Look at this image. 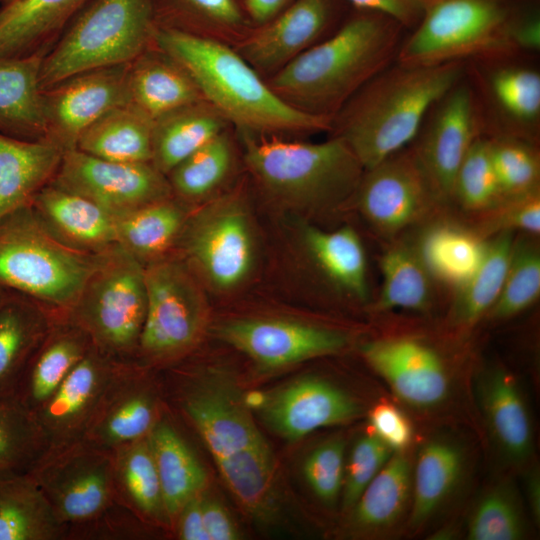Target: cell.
Listing matches in <instances>:
<instances>
[{"label":"cell","instance_id":"63","mask_svg":"<svg viewBox=\"0 0 540 540\" xmlns=\"http://www.w3.org/2000/svg\"><path fill=\"white\" fill-rule=\"evenodd\" d=\"M8 1H10V0H0V3L3 4V3H6Z\"/></svg>","mask_w":540,"mask_h":540},{"label":"cell","instance_id":"19","mask_svg":"<svg viewBox=\"0 0 540 540\" xmlns=\"http://www.w3.org/2000/svg\"><path fill=\"white\" fill-rule=\"evenodd\" d=\"M123 364L91 346L55 392L33 412L47 442L58 447L69 445L81 428L86 429Z\"/></svg>","mask_w":540,"mask_h":540},{"label":"cell","instance_id":"48","mask_svg":"<svg viewBox=\"0 0 540 540\" xmlns=\"http://www.w3.org/2000/svg\"><path fill=\"white\" fill-rule=\"evenodd\" d=\"M488 140L504 198L540 190V156L532 141L509 134L495 135Z\"/></svg>","mask_w":540,"mask_h":540},{"label":"cell","instance_id":"46","mask_svg":"<svg viewBox=\"0 0 540 540\" xmlns=\"http://www.w3.org/2000/svg\"><path fill=\"white\" fill-rule=\"evenodd\" d=\"M232 159L231 144L222 132L166 175L173 196L186 204L205 197L226 177Z\"/></svg>","mask_w":540,"mask_h":540},{"label":"cell","instance_id":"14","mask_svg":"<svg viewBox=\"0 0 540 540\" xmlns=\"http://www.w3.org/2000/svg\"><path fill=\"white\" fill-rule=\"evenodd\" d=\"M479 101L463 79L429 111L410 144L420 166L446 205L457 171L483 125Z\"/></svg>","mask_w":540,"mask_h":540},{"label":"cell","instance_id":"43","mask_svg":"<svg viewBox=\"0 0 540 540\" xmlns=\"http://www.w3.org/2000/svg\"><path fill=\"white\" fill-rule=\"evenodd\" d=\"M488 88L495 107L513 125L512 135L527 140L535 136L540 119L538 71L517 64L501 65L490 73Z\"/></svg>","mask_w":540,"mask_h":540},{"label":"cell","instance_id":"38","mask_svg":"<svg viewBox=\"0 0 540 540\" xmlns=\"http://www.w3.org/2000/svg\"><path fill=\"white\" fill-rule=\"evenodd\" d=\"M124 386L107 392L87 425V444L109 452L147 437L155 423V405L146 392Z\"/></svg>","mask_w":540,"mask_h":540},{"label":"cell","instance_id":"3","mask_svg":"<svg viewBox=\"0 0 540 540\" xmlns=\"http://www.w3.org/2000/svg\"><path fill=\"white\" fill-rule=\"evenodd\" d=\"M154 46L177 62L203 100L241 131L263 134L332 130V117L308 113L287 103L238 52L217 40L158 26Z\"/></svg>","mask_w":540,"mask_h":540},{"label":"cell","instance_id":"42","mask_svg":"<svg viewBox=\"0 0 540 540\" xmlns=\"http://www.w3.org/2000/svg\"><path fill=\"white\" fill-rule=\"evenodd\" d=\"M245 511L267 521L275 509V461L269 444L216 463Z\"/></svg>","mask_w":540,"mask_h":540},{"label":"cell","instance_id":"61","mask_svg":"<svg viewBox=\"0 0 540 540\" xmlns=\"http://www.w3.org/2000/svg\"><path fill=\"white\" fill-rule=\"evenodd\" d=\"M527 488L531 510L533 511L535 519L539 520V478L535 472L528 478Z\"/></svg>","mask_w":540,"mask_h":540},{"label":"cell","instance_id":"24","mask_svg":"<svg viewBox=\"0 0 540 540\" xmlns=\"http://www.w3.org/2000/svg\"><path fill=\"white\" fill-rule=\"evenodd\" d=\"M92 346L67 317L58 318L25 368L13 396L32 413L58 388Z\"/></svg>","mask_w":540,"mask_h":540},{"label":"cell","instance_id":"36","mask_svg":"<svg viewBox=\"0 0 540 540\" xmlns=\"http://www.w3.org/2000/svg\"><path fill=\"white\" fill-rule=\"evenodd\" d=\"M63 523L27 473L0 475V540H51Z\"/></svg>","mask_w":540,"mask_h":540},{"label":"cell","instance_id":"1","mask_svg":"<svg viewBox=\"0 0 540 540\" xmlns=\"http://www.w3.org/2000/svg\"><path fill=\"white\" fill-rule=\"evenodd\" d=\"M403 28L384 14L362 11L278 70L268 85L292 106L333 118L396 61Z\"/></svg>","mask_w":540,"mask_h":540},{"label":"cell","instance_id":"17","mask_svg":"<svg viewBox=\"0 0 540 540\" xmlns=\"http://www.w3.org/2000/svg\"><path fill=\"white\" fill-rule=\"evenodd\" d=\"M216 335L268 369L337 353L348 344L339 330L273 318L229 321L217 327Z\"/></svg>","mask_w":540,"mask_h":540},{"label":"cell","instance_id":"60","mask_svg":"<svg viewBox=\"0 0 540 540\" xmlns=\"http://www.w3.org/2000/svg\"><path fill=\"white\" fill-rule=\"evenodd\" d=\"M292 0H245L247 13L258 24H265L281 11H283Z\"/></svg>","mask_w":540,"mask_h":540},{"label":"cell","instance_id":"56","mask_svg":"<svg viewBox=\"0 0 540 540\" xmlns=\"http://www.w3.org/2000/svg\"><path fill=\"white\" fill-rule=\"evenodd\" d=\"M361 11L384 14L404 28H414L421 20L427 0H348Z\"/></svg>","mask_w":540,"mask_h":540},{"label":"cell","instance_id":"7","mask_svg":"<svg viewBox=\"0 0 540 540\" xmlns=\"http://www.w3.org/2000/svg\"><path fill=\"white\" fill-rule=\"evenodd\" d=\"M515 17L506 0H427L396 61L432 66L510 57L517 52L512 39Z\"/></svg>","mask_w":540,"mask_h":540},{"label":"cell","instance_id":"50","mask_svg":"<svg viewBox=\"0 0 540 540\" xmlns=\"http://www.w3.org/2000/svg\"><path fill=\"white\" fill-rule=\"evenodd\" d=\"M524 533L520 507L505 486L494 488L480 500L467 528L470 540H519Z\"/></svg>","mask_w":540,"mask_h":540},{"label":"cell","instance_id":"26","mask_svg":"<svg viewBox=\"0 0 540 540\" xmlns=\"http://www.w3.org/2000/svg\"><path fill=\"white\" fill-rule=\"evenodd\" d=\"M63 154L46 139L23 140L0 132V220L30 204L53 180Z\"/></svg>","mask_w":540,"mask_h":540},{"label":"cell","instance_id":"12","mask_svg":"<svg viewBox=\"0 0 540 540\" xmlns=\"http://www.w3.org/2000/svg\"><path fill=\"white\" fill-rule=\"evenodd\" d=\"M27 473L39 485L63 524L85 522L99 516L112 499L113 457L89 444L57 449L45 460L41 457Z\"/></svg>","mask_w":540,"mask_h":540},{"label":"cell","instance_id":"5","mask_svg":"<svg viewBox=\"0 0 540 540\" xmlns=\"http://www.w3.org/2000/svg\"><path fill=\"white\" fill-rule=\"evenodd\" d=\"M241 132L249 169L277 198L301 208L322 210L354 197L365 170L340 137L306 143Z\"/></svg>","mask_w":540,"mask_h":540},{"label":"cell","instance_id":"34","mask_svg":"<svg viewBox=\"0 0 540 540\" xmlns=\"http://www.w3.org/2000/svg\"><path fill=\"white\" fill-rule=\"evenodd\" d=\"M147 441L156 465L166 516L177 517L191 498L200 495L207 482L206 471L168 423H156Z\"/></svg>","mask_w":540,"mask_h":540},{"label":"cell","instance_id":"39","mask_svg":"<svg viewBox=\"0 0 540 540\" xmlns=\"http://www.w3.org/2000/svg\"><path fill=\"white\" fill-rule=\"evenodd\" d=\"M462 468L463 454L452 441L438 438L421 448L412 476V528L422 526L443 505L456 487Z\"/></svg>","mask_w":540,"mask_h":540},{"label":"cell","instance_id":"23","mask_svg":"<svg viewBox=\"0 0 540 540\" xmlns=\"http://www.w3.org/2000/svg\"><path fill=\"white\" fill-rule=\"evenodd\" d=\"M90 0H10L0 7V60L45 55Z\"/></svg>","mask_w":540,"mask_h":540},{"label":"cell","instance_id":"58","mask_svg":"<svg viewBox=\"0 0 540 540\" xmlns=\"http://www.w3.org/2000/svg\"><path fill=\"white\" fill-rule=\"evenodd\" d=\"M177 531L182 540H209L202 515L201 496L191 498L178 515Z\"/></svg>","mask_w":540,"mask_h":540},{"label":"cell","instance_id":"10","mask_svg":"<svg viewBox=\"0 0 540 540\" xmlns=\"http://www.w3.org/2000/svg\"><path fill=\"white\" fill-rule=\"evenodd\" d=\"M354 198L373 230L391 241L410 228L424 225L447 206L410 145L365 170Z\"/></svg>","mask_w":540,"mask_h":540},{"label":"cell","instance_id":"28","mask_svg":"<svg viewBox=\"0 0 540 540\" xmlns=\"http://www.w3.org/2000/svg\"><path fill=\"white\" fill-rule=\"evenodd\" d=\"M191 212L188 204L172 196L115 215L118 245L143 265L174 253Z\"/></svg>","mask_w":540,"mask_h":540},{"label":"cell","instance_id":"57","mask_svg":"<svg viewBox=\"0 0 540 540\" xmlns=\"http://www.w3.org/2000/svg\"><path fill=\"white\" fill-rule=\"evenodd\" d=\"M202 515L209 540H237L240 534L230 515L217 500L202 498Z\"/></svg>","mask_w":540,"mask_h":540},{"label":"cell","instance_id":"37","mask_svg":"<svg viewBox=\"0 0 540 540\" xmlns=\"http://www.w3.org/2000/svg\"><path fill=\"white\" fill-rule=\"evenodd\" d=\"M413 467L402 452H394L353 506L352 524L366 534L384 532L405 515L412 498Z\"/></svg>","mask_w":540,"mask_h":540},{"label":"cell","instance_id":"49","mask_svg":"<svg viewBox=\"0 0 540 540\" xmlns=\"http://www.w3.org/2000/svg\"><path fill=\"white\" fill-rule=\"evenodd\" d=\"M504 199L493 164L489 140L478 137L464 157L455 177L452 201L475 214L492 209Z\"/></svg>","mask_w":540,"mask_h":540},{"label":"cell","instance_id":"31","mask_svg":"<svg viewBox=\"0 0 540 540\" xmlns=\"http://www.w3.org/2000/svg\"><path fill=\"white\" fill-rule=\"evenodd\" d=\"M44 55L0 60V132L23 140L44 137L39 71Z\"/></svg>","mask_w":540,"mask_h":540},{"label":"cell","instance_id":"47","mask_svg":"<svg viewBox=\"0 0 540 540\" xmlns=\"http://www.w3.org/2000/svg\"><path fill=\"white\" fill-rule=\"evenodd\" d=\"M114 478L124 495L141 513L161 518L166 515L160 481L147 437L116 449Z\"/></svg>","mask_w":540,"mask_h":540},{"label":"cell","instance_id":"30","mask_svg":"<svg viewBox=\"0 0 540 540\" xmlns=\"http://www.w3.org/2000/svg\"><path fill=\"white\" fill-rule=\"evenodd\" d=\"M427 223L414 242L419 256L436 283L456 289L478 267L486 239L456 222L432 218Z\"/></svg>","mask_w":540,"mask_h":540},{"label":"cell","instance_id":"11","mask_svg":"<svg viewBox=\"0 0 540 540\" xmlns=\"http://www.w3.org/2000/svg\"><path fill=\"white\" fill-rule=\"evenodd\" d=\"M175 253L218 288L240 284L254 258L251 227L243 206L237 199L226 198L192 211Z\"/></svg>","mask_w":540,"mask_h":540},{"label":"cell","instance_id":"55","mask_svg":"<svg viewBox=\"0 0 540 540\" xmlns=\"http://www.w3.org/2000/svg\"><path fill=\"white\" fill-rule=\"evenodd\" d=\"M373 434L384 442L393 452L406 449L413 436L410 421L395 405L382 402L375 405L369 413Z\"/></svg>","mask_w":540,"mask_h":540},{"label":"cell","instance_id":"44","mask_svg":"<svg viewBox=\"0 0 540 540\" xmlns=\"http://www.w3.org/2000/svg\"><path fill=\"white\" fill-rule=\"evenodd\" d=\"M540 296V248L536 236H515L500 294L485 317L511 318L533 305Z\"/></svg>","mask_w":540,"mask_h":540},{"label":"cell","instance_id":"20","mask_svg":"<svg viewBox=\"0 0 540 540\" xmlns=\"http://www.w3.org/2000/svg\"><path fill=\"white\" fill-rule=\"evenodd\" d=\"M260 410L266 424L291 441L322 427L352 421L361 414L359 404L342 389L310 376L270 393Z\"/></svg>","mask_w":540,"mask_h":540},{"label":"cell","instance_id":"45","mask_svg":"<svg viewBox=\"0 0 540 540\" xmlns=\"http://www.w3.org/2000/svg\"><path fill=\"white\" fill-rule=\"evenodd\" d=\"M45 442L30 410L13 395L0 398V475L30 470L43 456Z\"/></svg>","mask_w":540,"mask_h":540},{"label":"cell","instance_id":"13","mask_svg":"<svg viewBox=\"0 0 540 540\" xmlns=\"http://www.w3.org/2000/svg\"><path fill=\"white\" fill-rule=\"evenodd\" d=\"M50 183L114 216L173 196L167 176L151 162L108 161L78 149L64 152Z\"/></svg>","mask_w":540,"mask_h":540},{"label":"cell","instance_id":"6","mask_svg":"<svg viewBox=\"0 0 540 540\" xmlns=\"http://www.w3.org/2000/svg\"><path fill=\"white\" fill-rule=\"evenodd\" d=\"M154 0H90L40 65L41 90L75 74L131 63L154 45Z\"/></svg>","mask_w":540,"mask_h":540},{"label":"cell","instance_id":"51","mask_svg":"<svg viewBox=\"0 0 540 540\" xmlns=\"http://www.w3.org/2000/svg\"><path fill=\"white\" fill-rule=\"evenodd\" d=\"M158 26L189 31L198 22L235 27L243 22L235 0H154Z\"/></svg>","mask_w":540,"mask_h":540},{"label":"cell","instance_id":"8","mask_svg":"<svg viewBox=\"0 0 540 540\" xmlns=\"http://www.w3.org/2000/svg\"><path fill=\"white\" fill-rule=\"evenodd\" d=\"M146 309L144 265L117 245L89 276L66 317L99 351L127 363L137 354Z\"/></svg>","mask_w":540,"mask_h":540},{"label":"cell","instance_id":"40","mask_svg":"<svg viewBox=\"0 0 540 540\" xmlns=\"http://www.w3.org/2000/svg\"><path fill=\"white\" fill-rule=\"evenodd\" d=\"M382 286L375 304L378 311H426L434 301L435 280L425 267L414 242L394 241L380 261Z\"/></svg>","mask_w":540,"mask_h":540},{"label":"cell","instance_id":"59","mask_svg":"<svg viewBox=\"0 0 540 540\" xmlns=\"http://www.w3.org/2000/svg\"><path fill=\"white\" fill-rule=\"evenodd\" d=\"M512 39L517 52L539 51L540 19L536 14L515 17L512 27Z\"/></svg>","mask_w":540,"mask_h":540},{"label":"cell","instance_id":"25","mask_svg":"<svg viewBox=\"0 0 540 540\" xmlns=\"http://www.w3.org/2000/svg\"><path fill=\"white\" fill-rule=\"evenodd\" d=\"M57 317L27 296L10 292L0 304V398L12 396L30 359Z\"/></svg>","mask_w":540,"mask_h":540},{"label":"cell","instance_id":"4","mask_svg":"<svg viewBox=\"0 0 540 540\" xmlns=\"http://www.w3.org/2000/svg\"><path fill=\"white\" fill-rule=\"evenodd\" d=\"M108 252L91 254L65 246L27 204L0 220V288L66 317Z\"/></svg>","mask_w":540,"mask_h":540},{"label":"cell","instance_id":"22","mask_svg":"<svg viewBox=\"0 0 540 540\" xmlns=\"http://www.w3.org/2000/svg\"><path fill=\"white\" fill-rule=\"evenodd\" d=\"M30 206L44 228L71 249L102 254L118 245L114 215L84 197L49 183Z\"/></svg>","mask_w":540,"mask_h":540},{"label":"cell","instance_id":"32","mask_svg":"<svg viewBox=\"0 0 540 540\" xmlns=\"http://www.w3.org/2000/svg\"><path fill=\"white\" fill-rule=\"evenodd\" d=\"M154 120L135 106H117L91 124L76 149L114 162H152Z\"/></svg>","mask_w":540,"mask_h":540},{"label":"cell","instance_id":"33","mask_svg":"<svg viewBox=\"0 0 540 540\" xmlns=\"http://www.w3.org/2000/svg\"><path fill=\"white\" fill-rule=\"evenodd\" d=\"M226 119L205 100L154 120L152 164L167 175L177 164L223 132Z\"/></svg>","mask_w":540,"mask_h":540},{"label":"cell","instance_id":"52","mask_svg":"<svg viewBox=\"0 0 540 540\" xmlns=\"http://www.w3.org/2000/svg\"><path fill=\"white\" fill-rule=\"evenodd\" d=\"M477 215L478 222L472 228L484 239L503 231L537 236L540 233V190L504 198L492 209Z\"/></svg>","mask_w":540,"mask_h":540},{"label":"cell","instance_id":"18","mask_svg":"<svg viewBox=\"0 0 540 540\" xmlns=\"http://www.w3.org/2000/svg\"><path fill=\"white\" fill-rule=\"evenodd\" d=\"M366 362L405 403L429 408L443 402L450 381L440 354L412 337H389L363 345Z\"/></svg>","mask_w":540,"mask_h":540},{"label":"cell","instance_id":"2","mask_svg":"<svg viewBox=\"0 0 540 540\" xmlns=\"http://www.w3.org/2000/svg\"><path fill=\"white\" fill-rule=\"evenodd\" d=\"M464 62L396 61L369 80L333 117L332 130L364 170L408 147L431 108L464 76Z\"/></svg>","mask_w":540,"mask_h":540},{"label":"cell","instance_id":"21","mask_svg":"<svg viewBox=\"0 0 540 540\" xmlns=\"http://www.w3.org/2000/svg\"><path fill=\"white\" fill-rule=\"evenodd\" d=\"M332 0H294L247 37L239 54L254 68L278 71L315 45L329 26Z\"/></svg>","mask_w":540,"mask_h":540},{"label":"cell","instance_id":"16","mask_svg":"<svg viewBox=\"0 0 540 540\" xmlns=\"http://www.w3.org/2000/svg\"><path fill=\"white\" fill-rule=\"evenodd\" d=\"M183 406L216 463L268 444L229 376L205 374L187 393Z\"/></svg>","mask_w":540,"mask_h":540},{"label":"cell","instance_id":"35","mask_svg":"<svg viewBox=\"0 0 540 540\" xmlns=\"http://www.w3.org/2000/svg\"><path fill=\"white\" fill-rule=\"evenodd\" d=\"M301 230L308 253L326 278L350 297L367 301V260L357 232L350 226L326 231L309 224Z\"/></svg>","mask_w":540,"mask_h":540},{"label":"cell","instance_id":"29","mask_svg":"<svg viewBox=\"0 0 540 540\" xmlns=\"http://www.w3.org/2000/svg\"><path fill=\"white\" fill-rule=\"evenodd\" d=\"M480 405L489 430L504 454L515 462L532 450L528 411L513 377L503 369L484 372L477 383Z\"/></svg>","mask_w":540,"mask_h":540},{"label":"cell","instance_id":"27","mask_svg":"<svg viewBox=\"0 0 540 540\" xmlns=\"http://www.w3.org/2000/svg\"><path fill=\"white\" fill-rule=\"evenodd\" d=\"M127 94L128 103L153 120L203 100L188 73L154 45L129 64Z\"/></svg>","mask_w":540,"mask_h":540},{"label":"cell","instance_id":"41","mask_svg":"<svg viewBox=\"0 0 540 540\" xmlns=\"http://www.w3.org/2000/svg\"><path fill=\"white\" fill-rule=\"evenodd\" d=\"M515 236V232L503 231L486 239L478 267L455 289L450 310L453 324L473 326L492 308L502 289Z\"/></svg>","mask_w":540,"mask_h":540},{"label":"cell","instance_id":"54","mask_svg":"<svg viewBox=\"0 0 540 540\" xmlns=\"http://www.w3.org/2000/svg\"><path fill=\"white\" fill-rule=\"evenodd\" d=\"M345 443L333 438L315 447L303 463V475L314 494L332 505L339 497L344 479Z\"/></svg>","mask_w":540,"mask_h":540},{"label":"cell","instance_id":"15","mask_svg":"<svg viewBox=\"0 0 540 540\" xmlns=\"http://www.w3.org/2000/svg\"><path fill=\"white\" fill-rule=\"evenodd\" d=\"M129 64L81 72L43 89V139L63 152L76 149L79 137L91 124L128 103Z\"/></svg>","mask_w":540,"mask_h":540},{"label":"cell","instance_id":"62","mask_svg":"<svg viewBox=\"0 0 540 540\" xmlns=\"http://www.w3.org/2000/svg\"><path fill=\"white\" fill-rule=\"evenodd\" d=\"M9 293L10 291L0 288V304L5 300V298L9 295Z\"/></svg>","mask_w":540,"mask_h":540},{"label":"cell","instance_id":"9","mask_svg":"<svg viewBox=\"0 0 540 540\" xmlns=\"http://www.w3.org/2000/svg\"><path fill=\"white\" fill-rule=\"evenodd\" d=\"M144 276L147 309L136 355L177 356L198 340L205 320L194 272L174 252L145 264Z\"/></svg>","mask_w":540,"mask_h":540},{"label":"cell","instance_id":"53","mask_svg":"<svg viewBox=\"0 0 540 540\" xmlns=\"http://www.w3.org/2000/svg\"><path fill=\"white\" fill-rule=\"evenodd\" d=\"M394 452L375 434L360 437L345 465L342 486L343 507L351 510L362 492Z\"/></svg>","mask_w":540,"mask_h":540}]
</instances>
